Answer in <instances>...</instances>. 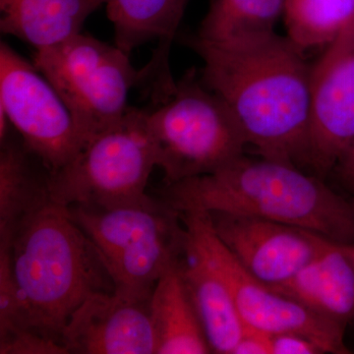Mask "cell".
<instances>
[{
  "label": "cell",
  "instance_id": "cell-1",
  "mask_svg": "<svg viewBox=\"0 0 354 354\" xmlns=\"http://www.w3.org/2000/svg\"><path fill=\"white\" fill-rule=\"evenodd\" d=\"M202 82L223 100L247 146L261 158L306 167L312 114V65L286 36L216 46L195 38Z\"/></svg>",
  "mask_w": 354,
  "mask_h": 354
},
{
  "label": "cell",
  "instance_id": "cell-2",
  "mask_svg": "<svg viewBox=\"0 0 354 354\" xmlns=\"http://www.w3.org/2000/svg\"><path fill=\"white\" fill-rule=\"evenodd\" d=\"M113 290L92 242L68 209L51 202L0 246V337L30 330L64 346L74 311Z\"/></svg>",
  "mask_w": 354,
  "mask_h": 354
},
{
  "label": "cell",
  "instance_id": "cell-3",
  "mask_svg": "<svg viewBox=\"0 0 354 354\" xmlns=\"http://www.w3.org/2000/svg\"><path fill=\"white\" fill-rule=\"evenodd\" d=\"M165 199L178 212L259 216L354 244L351 200L288 162L243 155L214 174L167 184Z\"/></svg>",
  "mask_w": 354,
  "mask_h": 354
},
{
  "label": "cell",
  "instance_id": "cell-4",
  "mask_svg": "<svg viewBox=\"0 0 354 354\" xmlns=\"http://www.w3.org/2000/svg\"><path fill=\"white\" fill-rule=\"evenodd\" d=\"M67 209L99 253L114 291L123 297L150 299L158 279L183 253V220L165 201L149 197L118 206Z\"/></svg>",
  "mask_w": 354,
  "mask_h": 354
},
{
  "label": "cell",
  "instance_id": "cell-5",
  "mask_svg": "<svg viewBox=\"0 0 354 354\" xmlns=\"http://www.w3.org/2000/svg\"><path fill=\"white\" fill-rule=\"evenodd\" d=\"M145 113L167 184L214 174L244 155L246 140L234 114L194 69Z\"/></svg>",
  "mask_w": 354,
  "mask_h": 354
},
{
  "label": "cell",
  "instance_id": "cell-6",
  "mask_svg": "<svg viewBox=\"0 0 354 354\" xmlns=\"http://www.w3.org/2000/svg\"><path fill=\"white\" fill-rule=\"evenodd\" d=\"M128 53L88 35L36 50L32 64L57 90L86 142L128 113L132 88H146L145 66L136 69Z\"/></svg>",
  "mask_w": 354,
  "mask_h": 354
},
{
  "label": "cell",
  "instance_id": "cell-7",
  "mask_svg": "<svg viewBox=\"0 0 354 354\" xmlns=\"http://www.w3.org/2000/svg\"><path fill=\"white\" fill-rule=\"evenodd\" d=\"M158 167L145 109L130 108L113 127L86 142L71 162L50 172L51 201L59 206L111 207L148 199Z\"/></svg>",
  "mask_w": 354,
  "mask_h": 354
},
{
  "label": "cell",
  "instance_id": "cell-8",
  "mask_svg": "<svg viewBox=\"0 0 354 354\" xmlns=\"http://www.w3.org/2000/svg\"><path fill=\"white\" fill-rule=\"evenodd\" d=\"M179 215L184 242L227 283L247 329L269 335L297 333L315 342L325 353H351L344 341L346 328L317 315L246 272L216 234L207 212H179Z\"/></svg>",
  "mask_w": 354,
  "mask_h": 354
},
{
  "label": "cell",
  "instance_id": "cell-9",
  "mask_svg": "<svg viewBox=\"0 0 354 354\" xmlns=\"http://www.w3.org/2000/svg\"><path fill=\"white\" fill-rule=\"evenodd\" d=\"M10 127L53 174L71 162L82 142L53 86L8 44H0V134Z\"/></svg>",
  "mask_w": 354,
  "mask_h": 354
},
{
  "label": "cell",
  "instance_id": "cell-10",
  "mask_svg": "<svg viewBox=\"0 0 354 354\" xmlns=\"http://www.w3.org/2000/svg\"><path fill=\"white\" fill-rule=\"evenodd\" d=\"M208 214L216 234L235 260L270 288L290 281L335 242L311 230L259 216Z\"/></svg>",
  "mask_w": 354,
  "mask_h": 354
},
{
  "label": "cell",
  "instance_id": "cell-11",
  "mask_svg": "<svg viewBox=\"0 0 354 354\" xmlns=\"http://www.w3.org/2000/svg\"><path fill=\"white\" fill-rule=\"evenodd\" d=\"M354 143V23L312 64V114L306 167L329 176Z\"/></svg>",
  "mask_w": 354,
  "mask_h": 354
},
{
  "label": "cell",
  "instance_id": "cell-12",
  "mask_svg": "<svg viewBox=\"0 0 354 354\" xmlns=\"http://www.w3.org/2000/svg\"><path fill=\"white\" fill-rule=\"evenodd\" d=\"M150 299L137 300L115 291L86 299L70 317L62 334L68 353L157 354Z\"/></svg>",
  "mask_w": 354,
  "mask_h": 354
},
{
  "label": "cell",
  "instance_id": "cell-13",
  "mask_svg": "<svg viewBox=\"0 0 354 354\" xmlns=\"http://www.w3.org/2000/svg\"><path fill=\"white\" fill-rule=\"evenodd\" d=\"M271 288L346 329L354 322V244L333 242L292 279Z\"/></svg>",
  "mask_w": 354,
  "mask_h": 354
},
{
  "label": "cell",
  "instance_id": "cell-14",
  "mask_svg": "<svg viewBox=\"0 0 354 354\" xmlns=\"http://www.w3.org/2000/svg\"><path fill=\"white\" fill-rule=\"evenodd\" d=\"M177 265L212 353H234L246 326L227 283L185 242Z\"/></svg>",
  "mask_w": 354,
  "mask_h": 354
},
{
  "label": "cell",
  "instance_id": "cell-15",
  "mask_svg": "<svg viewBox=\"0 0 354 354\" xmlns=\"http://www.w3.org/2000/svg\"><path fill=\"white\" fill-rule=\"evenodd\" d=\"M11 130L0 140V246L6 245L26 221L53 202L50 171L22 140L12 139Z\"/></svg>",
  "mask_w": 354,
  "mask_h": 354
},
{
  "label": "cell",
  "instance_id": "cell-16",
  "mask_svg": "<svg viewBox=\"0 0 354 354\" xmlns=\"http://www.w3.org/2000/svg\"><path fill=\"white\" fill-rule=\"evenodd\" d=\"M104 0H0V30L36 50L64 43L82 32Z\"/></svg>",
  "mask_w": 354,
  "mask_h": 354
},
{
  "label": "cell",
  "instance_id": "cell-17",
  "mask_svg": "<svg viewBox=\"0 0 354 354\" xmlns=\"http://www.w3.org/2000/svg\"><path fill=\"white\" fill-rule=\"evenodd\" d=\"M177 262L158 279L149 304L157 354L212 353Z\"/></svg>",
  "mask_w": 354,
  "mask_h": 354
},
{
  "label": "cell",
  "instance_id": "cell-18",
  "mask_svg": "<svg viewBox=\"0 0 354 354\" xmlns=\"http://www.w3.org/2000/svg\"><path fill=\"white\" fill-rule=\"evenodd\" d=\"M189 0H104L114 30V44L130 55L157 39L158 48L171 50Z\"/></svg>",
  "mask_w": 354,
  "mask_h": 354
},
{
  "label": "cell",
  "instance_id": "cell-19",
  "mask_svg": "<svg viewBox=\"0 0 354 354\" xmlns=\"http://www.w3.org/2000/svg\"><path fill=\"white\" fill-rule=\"evenodd\" d=\"M285 0H209V8L195 38L228 46L276 34Z\"/></svg>",
  "mask_w": 354,
  "mask_h": 354
},
{
  "label": "cell",
  "instance_id": "cell-20",
  "mask_svg": "<svg viewBox=\"0 0 354 354\" xmlns=\"http://www.w3.org/2000/svg\"><path fill=\"white\" fill-rule=\"evenodd\" d=\"M283 19L299 50H325L353 24L354 0H285Z\"/></svg>",
  "mask_w": 354,
  "mask_h": 354
},
{
  "label": "cell",
  "instance_id": "cell-21",
  "mask_svg": "<svg viewBox=\"0 0 354 354\" xmlns=\"http://www.w3.org/2000/svg\"><path fill=\"white\" fill-rule=\"evenodd\" d=\"M271 354H323L319 344L297 333H281L270 335Z\"/></svg>",
  "mask_w": 354,
  "mask_h": 354
},
{
  "label": "cell",
  "instance_id": "cell-22",
  "mask_svg": "<svg viewBox=\"0 0 354 354\" xmlns=\"http://www.w3.org/2000/svg\"><path fill=\"white\" fill-rule=\"evenodd\" d=\"M232 354H271L270 335L246 328Z\"/></svg>",
  "mask_w": 354,
  "mask_h": 354
},
{
  "label": "cell",
  "instance_id": "cell-23",
  "mask_svg": "<svg viewBox=\"0 0 354 354\" xmlns=\"http://www.w3.org/2000/svg\"><path fill=\"white\" fill-rule=\"evenodd\" d=\"M332 174H335L342 187L354 196V143L342 156Z\"/></svg>",
  "mask_w": 354,
  "mask_h": 354
},
{
  "label": "cell",
  "instance_id": "cell-24",
  "mask_svg": "<svg viewBox=\"0 0 354 354\" xmlns=\"http://www.w3.org/2000/svg\"><path fill=\"white\" fill-rule=\"evenodd\" d=\"M351 202H353V208H354V196H353V200H351Z\"/></svg>",
  "mask_w": 354,
  "mask_h": 354
}]
</instances>
